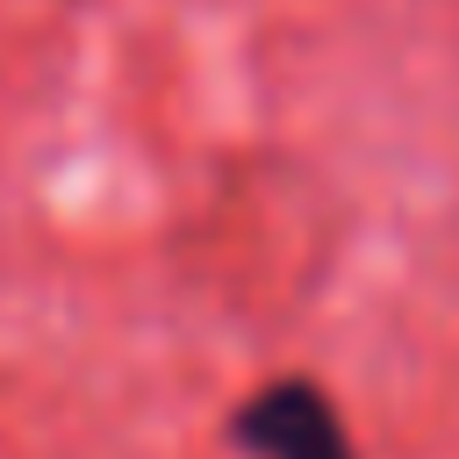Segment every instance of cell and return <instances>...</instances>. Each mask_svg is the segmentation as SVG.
Instances as JSON below:
<instances>
[{
  "label": "cell",
  "instance_id": "6da1fadb",
  "mask_svg": "<svg viewBox=\"0 0 459 459\" xmlns=\"http://www.w3.org/2000/svg\"><path fill=\"white\" fill-rule=\"evenodd\" d=\"M230 445L244 459H359L344 437V416L330 409V394L316 380H265L237 416H230Z\"/></svg>",
  "mask_w": 459,
  "mask_h": 459
}]
</instances>
